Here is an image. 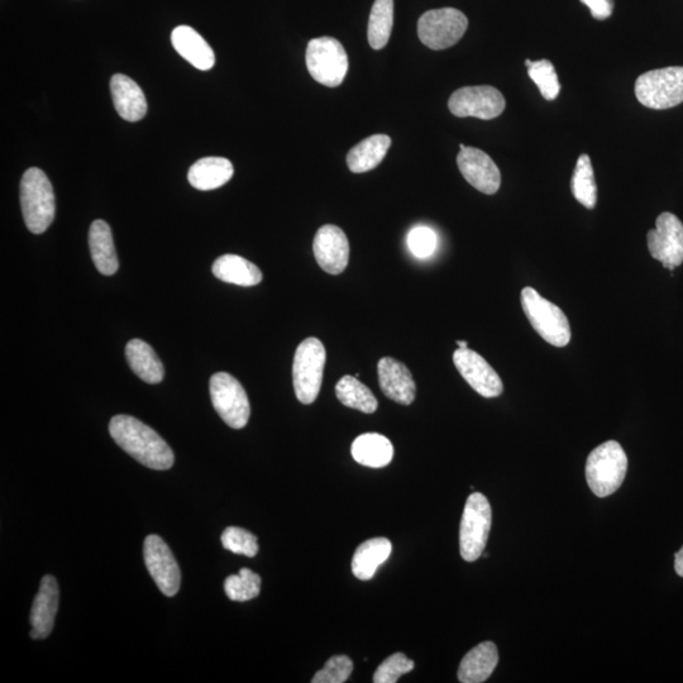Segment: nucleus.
Returning <instances> with one entry per match:
<instances>
[{
	"label": "nucleus",
	"mask_w": 683,
	"mask_h": 683,
	"mask_svg": "<svg viewBox=\"0 0 683 683\" xmlns=\"http://www.w3.org/2000/svg\"><path fill=\"white\" fill-rule=\"evenodd\" d=\"M408 246L415 257L427 259L432 256L437 247V234L433 229L420 226L410 231L408 236Z\"/></svg>",
	"instance_id": "obj_37"
},
{
	"label": "nucleus",
	"mask_w": 683,
	"mask_h": 683,
	"mask_svg": "<svg viewBox=\"0 0 683 683\" xmlns=\"http://www.w3.org/2000/svg\"><path fill=\"white\" fill-rule=\"evenodd\" d=\"M109 433L123 451L152 470H169L175 456L169 444L141 420L130 415H116L109 423Z\"/></svg>",
	"instance_id": "obj_1"
},
{
	"label": "nucleus",
	"mask_w": 683,
	"mask_h": 683,
	"mask_svg": "<svg viewBox=\"0 0 683 683\" xmlns=\"http://www.w3.org/2000/svg\"><path fill=\"white\" fill-rule=\"evenodd\" d=\"M460 150L457 165L467 183L487 195L498 193L501 174L493 159L479 148L460 145Z\"/></svg>",
	"instance_id": "obj_15"
},
{
	"label": "nucleus",
	"mask_w": 683,
	"mask_h": 683,
	"mask_svg": "<svg viewBox=\"0 0 683 683\" xmlns=\"http://www.w3.org/2000/svg\"><path fill=\"white\" fill-rule=\"evenodd\" d=\"M628 471V457L618 442L608 441L596 447L586 462V480L592 493L606 498L622 486Z\"/></svg>",
	"instance_id": "obj_3"
},
{
	"label": "nucleus",
	"mask_w": 683,
	"mask_h": 683,
	"mask_svg": "<svg viewBox=\"0 0 683 683\" xmlns=\"http://www.w3.org/2000/svg\"><path fill=\"white\" fill-rule=\"evenodd\" d=\"M210 398L224 423L233 429L246 427L251 407L240 381L227 372H217L210 377Z\"/></svg>",
	"instance_id": "obj_9"
},
{
	"label": "nucleus",
	"mask_w": 683,
	"mask_h": 683,
	"mask_svg": "<svg viewBox=\"0 0 683 683\" xmlns=\"http://www.w3.org/2000/svg\"><path fill=\"white\" fill-rule=\"evenodd\" d=\"M525 65H527L529 78L537 84L542 97L546 100L556 99L560 94L561 85L552 62L527 60Z\"/></svg>",
	"instance_id": "obj_33"
},
{
	"label": "nucleus",
	"mask_w": 683,
	"mask_h": 683,
	"mask_svg": "<svg viewBox=\"0 0 683 683\" xmlns=\"http://www.w3.org/2000/svg\"><path fill=\"white\" fill-rule=\"evenodd\" d=\"M457 345H458V348H468L466 341H458Z\"/></svg>",
	"instance_id": "obj_40"
},
{
	"label": "nucleus",
	"mask_w": 683,
	"mask_h": 683,
	"mask_svg": "<svg viewBox=\"0 0 683 683\" xmlns=\"http://www.w3.org/2000/svg\"><path fill=\"white\" fill-rule=\"evenodd\" d=\"M394 23V0H375L371 9L369 30V44L374 50H382L390 40Z\"/></svg>",
	"instance_id": "obj_30"
},
{
	"label": "nucleus",
	"mask_w": 683,
	"mask_h": 683,
	"mask_svg": "<svg viewBox=\"0 0 683 683\" xmlns=\"http://www.w3.org/2000/svg\"><path fill=\"white\" fill-rule=\"evenodd\" d=\"M414 670V662L404 653H395L381 663L374 675L375 683H395L399 678Z\"/></svg>",
	"instance_id": "obj_35"
},
{
	"label": "nucleus",
	"mask_w": 683,
	"mask_h": 683,
	"mask_svg": "<svg viewBox=\"0 0 683 683\" xmlns=\"http://www.w3.org/2000/svg\"><path fill=\"white\" fill-rule=\"evenodd\" d=\"M453 362L467 384L484 398H498L504 391L498 372L479 353L458 348L453 353Z\"/></svg>",
	"instance_id": "obj_14"
},
{
	"label": "nucleus",
	"mask_w": 683,
	"mask_h": 683,
	"mask_svg": "<svg viewBox=\"0 0 683 683\" xmlns=\"http://www.w3.org/2000/svg\"><path fill=\"white\" fill-rule=\"evenodd\" d=\"M649 252L663 267L673 270L683 262V224L675 214L662 213L656 229L648 232Z\"/></svg>",
	"instance_id": "obj_12"
},
{
	"label": "nucleus",
	"mask_w": 683,
	"mask_h": 683,
	"mask_svg": "<svg viewBox=\"0 0 683 683\" xmlns=\"http://www.w3.org/2000/svg\"><path fill=\"white\" fill-rule=\"evenodd\" d=\"M233 174L231 161L224 157H204L190 167L188 179L193 188L208 191L226 185Z\"/></svg>",
	"instance_id": "obj_23"
},
{
	"label": "nucleus",
	"mask_w": 683,
	"mask_h": 683,
	"mask_svg": "<svg viewBox=\"0 0 683 683\" xmlns=\"http://www.w3.org/2000/svg\"><path fill=\"white\" fill-rule=\"evenodd\" d=\"M581 2L590 8L592 17L597 21L610 18L615 6L614 0H581Z\"/></svg>",
	"instance_id": "obj_38"
},
{
	"label": "nucleus",
	"mask_w": 683,
	"mask_h": 683,
	"mask_svg": "<svg viewBox=\"0 0 683 683\" xmlns=\"http://www.w3.org/2000/svg\"><path fill=\"white\" fill-rule=\"evenodd\" d=\"M327 353L318 338H307L296 348L293 364V381L296 398L309 405L317 400L322 388Z\"/></svg>",
	"instance_id": "obj_5"
},
{
	"label": "nucleus",
	"mask_w": 683,
	"mask_h": 683,
	"mask_svg": "<svg viewBox=\"0 0 683 683\" xmlns=\"http://www.w3.org/2000/svg\"><path fill=\"white\" fill-rule=\"evenodd\" d=\"M522 307L525 317L539 336L549 345L565 347L571 341V327L566 314L556 304L544 299L533 288L522 291Z\"/></svg>",
	"instance_id": "obj_4"
},
{
	"label": "nucleus",
	"mask_w": 683,
	"mask_h": 683,
	"mask_svg": "<svg viewBox=\"0 0 683 683\" xmlns=\"http://www.w3.org/2000/svg\"><path fill=\"white\" fill-rule=\"evenodd\" d=\"M352 457L362 466L381 468L388 466L394 458L393 443L377 433H366L357 437L351 447Z\"/></svg>",
	"instance_id": "obj_26"
},
{
	"label": "nucleus",
	"mask_w": 683,
	"mask_h": 683,
	"mask_svg": "<svg viewBox=\"0 0 683 683\" xmlns=\"http://www.w3.org/2000/svg\"><path fill=\"white\" fill-rule=\"evenodd\" d=\"M675 570L678 576L683 577V547L676 553Z\"/></svg>",
	"instance_id": "obj_39"
},
{
	"label": "nucleus",
	"mask_w": 683,
	"mask_h": 683,
	"mask_svg": "<svg viewBox=\"0 0 683 683\" xmlns=\"http://www.w3.org/2000/svg\"><path fill=\"white\" fill-rule=\"evenodd\" d=\"M635 97L644 107L670 109L683 103V66L648 71L635 81Z\"/></svg>",
	"instance_id": "obj_6"
},
{
	"label": "nucleus",
	"mask_w": 683,
	"mask_h": 683,
	"mask_svg": "<svg viewBox=\"0 0 683 683\" xmlns=\"http://www.w3.org/2000/svg\"><path fill=\"white\" fill-rule=\"evenodd\" d=\"M505 107L504 95L490 85L458 89L448 100V108L453 116L474 117L484 121L498 118L505 111Z\"/></svg>",
	"instance_id": "obj_11"
},
{
	"label": "nucleus",
	"mask_w": 683,
	"mask_h": 683,
	"mask_svg": "<svg viewBox=\"0 0 683 683\" xmlns=\"http://www.w3.org/2000/svg\"><path fill=\"white\" fill-rule=\"evenodd\" d=\"M305 60L309 74L324 87H339L348 73L347 52L336 38H314L308 44Z\"/></svg>",
	"instance_id": "obj_7"
},
{
	"label": "nucleus",
	"mask_w": 683,
	"mask_h": 683,
	"mask_svg": "<svg viewBox=\"0 0 683 683\" xmlns=\"http://www.w3.org/2000/svg\"><path fill=\"white\" fill-rule=\"evenodd\" d=\"M223 547L232 553L255 557L259 553L257 538L246 529L228 527L222 534Z\"/></svg>",
	"instance_id": "obj_34"
},
{
	"label": "nucleus",
	"mask_w": 683,
	"mask_h": 683,
	"mask_svg": "<svg viewBox=\"0 0 683 683\" xmlns=\"http://www.w3.org/2000/svg\"><path fill=\"white\" fill-rule=\"evenodd\" d=\"M467 27L468 19L458 9H433L419 18L418 36L429 49L446 50L461 40Z\"/></svg>",
	"instance_id": "obj_10"
},
{
	"label": "nucleus",
	"mask_w": 683,
	"mask_h": 683,
	"mask_svg": "<svg viewBox=\"0 0 683 683\" xmlns=\"http://www.w3.org/2000/svg\"><path fill=\"white\" fill-rule=\"evenodd\" d=\"M89 248L95 267L105 276L118 271V257L114 247L113 234L107 222L98 219L89 229Z\"/></svg>",
	"instance_id": "obj_22"
},
{
	"label": "nucleus",
	"mask_w": 683,
	"mask_h": 683,
	"mask_svg": "<svg viewBox=\"0 0 683 683\" xmlns=\"http://www.w3.org/2000/svg\"><path fill=\"white\" fill-rule=\"evenodd\" d=\"M377 372H379L380 389L385 396L401 405L413 403L417 386H415L412 372L403 362L391 357L381 358L377 365Z\"/></svg>",
	"instance_id": "obj_17"
},
{
	"label": "nucleus",
	"mask_w": 683,
	"mask_h": 683,
	"mask_svg": "<svg viewBox=\"0 0 683 683\" xmlns=\"http://www.w3.org/2000/svg\"><path fill=\"white\" fill-rule=\"evenodd\" d=\"M571 190L573 197L587 209L597 203V186L589 155H581L573 171Z\"/></svg>",
	"instance_id": "obj_31"
},
{
	"label": "nucleus",
	"mask_w": 683,
	"mask_h": 683,
	"mask_svg": "<svg viewBox=\"0 0 683 683\" xmlns=\"http://www.w3.org/2000/svg\"><path fill=\"white\" fill-rule=\"evenodd\" d=\"M23 219L32 233L41 234L54 222L56 200L54 188L44 171L31 167L21 181Z\"/></svg>",
	"instance_id": "obj_2"
},
{
	"label": "nucleus",
	"mask_w": 683,
	"mask_h": 683,
	"mask_svg": "<svg viewBox=\"0 0 683 683\" xmlns=\"http://www.w3.org/2000/svg\"><path fill=\"white\" fill-rule=\"evenodd\" d=\"M213 275L224 283L255 286L262 281V272L255 264L237 255H224L214 261Z\"/></svg>",
	"instance_id": "obj_27"
},
{
	"label": "nucleus",
	"mask_w": 683,
	"mask_h": 683,
	"mask_svg": "<svg viewBox=\"0 0 683 683\" xmlns=\"http://www.w3.org/2000/svg\"><path fill=\"white\" fill-rule=\"evenodd\" d=\"M224 590L232 601H248L260 595L261 577L257 573L242 568L238 575L227 577L224 582Z\"/></svg>",
	"instance_id": "obj_32"
},
{
	"label": "nucleus",
	"mask_w": 683,
	"mask_h": 683,
	"mask_svg": "<svg viewBox=\"0 0 683 683\" xmlns=\"http://www.w3.org/2000/svg\"><path fill=\"white\" fill-rule=\"evenodd\" d=\"M174 49L194 68L208 71L216 64V55L208 42L189 26L176 27L171 33Z\"/></svg>",
	"instance_id": "obj_20"
},
{
	"label": "nucleus",
	"mask_w": 683,
	"mask_h": 683,
	"mask_svg": "<svg viewBox=\"0 0 683 683\" xmlns=\"http://www.w3.org/2000/svg\"><path fill=\"white\" fill-rule=\"evenodd\" d=\"M391 147V138L386 135H374L358 143L347 155L348 169L355 174L367 173L376 169L385 159Z\"/></svg>",
	"instance_id": "obj_28"
},
{
	"label": "nucleus",
	"mask_w": 683,
	"mask_h": 683,
	"mask_svg": "<svg viewBox=\"0 0 683 683\" xmlns=\"http://www.w3.org/2000/svg\"><path fill=\"white\" fill-rule=\"evenodd\" d=\"M391 552H393V544L388 538H374L360 544L352 560L353 575L358 580H371L377 568L388 561Z\"/></svg>",
	"instance_id": "obj_24"
},
{
	"label": "nucleus",
	"mask_w": 683,
	"mask_h": 683,
	"mask_svg": "<svg viewBox=\"0 0 683 683\" xmlns=\"http://www.w3.org/2000/svg\"><path fill=\"white\" fill-rule=\"evenodd\" d=\"M59 585L55 577L45 576L33 601L30 622L32 639H46L54 629L59 609Z\"/></svg>",
	"instance_id": "obj_18"
},
{
	"label": "nucleus",
	"mask_w": 683,
	"mask_h": 683,
	"mask_svg": "<svg viewBox=\"0 0 683 683\" xmlns=\"http://www.w3.org/2000/svg\"><path fill=\"white\" fill-rule=\"evenodd\" d=\"M337 399L347 408L360 410L361 413L374 414L379 407L375 395L357 380V377L350 375L343 376L336 385Z\"/></svg>",
	"instance_id": "obj_29"
},
{
	"label": "nucleus",
	"mask_w": 683,
	"mask_h": 683,
	"mask_svg": "<svg viewBox=\"0 0 683 683\" xmlns=\"http://www.w3.org/2000/svg\"><path fill=\"white\" fill-rule=\"evenodd\" d=\"M148 572L162 594L173 597L178 594L181 573L173 552L159 536H148L143 547Z\"/></svg>",
	"instance_id": "obj_13"
},
{
	"label": "nucleus",
	"mask_w": 683,
	"mask_h": 683,
	"mask_svg": "<svg viewBox=\"0 0 683 683\" xmlns=\"http://www.w3.org/2000/svg\"><path fill=\"white\" fill-rule=\"evenodd\" d=\"M498 662L499 653L495 643H481L463 657L458 668V680L462 683L485 682L493 675Z\"/></svg>",
	"instance_id": "obj_21"
},
{
	"label": "nucleus",
	"mask_w": 683,
	"mask_h": 683,
	"mask_svg": "<svg viewBox=\"0 0 683 683\" xmlns=\"http://www.w3.org/2000/svg\"><path fill=\"white\" fill-rule=\"evenodd\" d=\"M318 265L328 274L339 275L347 269L350 261V243L341 228L327 224L318 229L313 242Z\"/></svg>",
	"instance_id": "obj_16"
},
{
	"label": "nucleus",
	"mask_w": 683,
	"mask_h": 683,
	"mask_svg": "<svg viewBox=\"0 0 683 683\" xmlns=\"http://www.w3.org/2000/svg\"><path fill=\"white\" fill-rule=\"evenodd\" d=\"M114 107L128 122L141 121L147 113V100L140 85L126 75L116 74L111 80Z\"/></svg>",
	"instance_id": "obj_19"
},
{
	"label": "nucleus",
	"mask_w": 683,
	"mask_h": 683,
	"mask_svg": "<svg viewBox=\"0 0 683 683\" xmlns=\"http://www.w3.org/2000/svg\"><path fill=\"white\" fill-rule=\"evenodd\" d=\"M126 358L131 370L147 384H160L164 380V365L148 343L132 339L126 346Z\"/></svg>",
	"instance_id": "obj_25"
},
{
	"label": "nucleus",
	"mask_w": 683,
	"mask_h": 683,
	"mask_svg": "<svg viewBox=\"0 0 683 683\" xmlns=\"http://www.w3.org/2000/svg\"><path fill=\"white\" fill-rule=\"evenodd\" d=\"M493 513L486 496L475 493L467 499L460 529V549L463 560L475 562L485 551Z\"/></svg>",
	"instance_id": "obj_8"
},
{
	"label": "nucleus",
	"mask_w": 683,
	"mask_h": 683,
	"mask_svg": "<svg viewBox=\"0 0 683 683\" xmlns=\"http://www.w3.org/2000/svg\"><path fill=\"white\" fill-rule=\"evenodd\" d=\"M353 662L347 656L329 658L326 665L314 676L313 683H343L350 678Z\"/></svg>",
	"instance_id": "obj_36"
}]
</instances>
